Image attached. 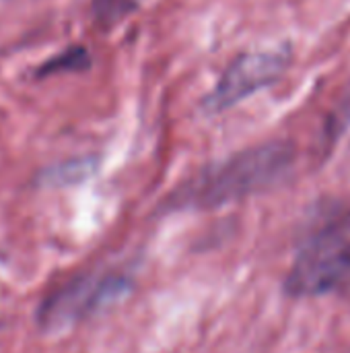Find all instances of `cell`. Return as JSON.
I'll return each mask as SVG.
<instances>
[{"label":"cell","instance_id":"obj_1","mask_svg":"<svg viewBox=\"0 0 350 353\" xmlns=\"http://www.w3.org/2000/svg\"><path fill=\"white\" fill-rule=\"evenodd\" d=\"M350 288V209L322 201L307 215L285 290L293 298H322Z\"/></svg>","mask_w":350,"mask_h":353},{"label":"cell","instance_id":"obj_2","mask_svg":"<svg viewBox=\"0 0 350 353\" xmlns=\"http://www.w3.org/2000/svg\"><path fill=\"white\" fill-rule=\"evenodd\" d=\"M295 163V149L285 141H270L243 149L190 180L177 194L179 207L215 209L283 182Z\"/></svg>","mask_w":350,"mask_h":353},{"label":"cell","instance_id":"obj_3","mask_svg":"<svg viewBox=\"0 0 350 353\" xmlns=\"http://www.w3.org/2000/svg\"><path fill=\"white\" fill-rule=\"evenodd\" d=\"M126 288L128 283L116 275H76L47 296L39 310V325L47 331L66 329L113 302Z\"/></svg>","mask_w":350,"mask_h":353},{"label":"cell","instance_id":"obj_4","mask_svg":"<svg viewBox=\"0 0 350 353\" xmlns=\"http://www.w3.org/2000/svg\"><path fill=\"white\" fill-rule=\"evenodd\" d=\"M287 52H245L237 56L221 74L215 89L206 95L208 112H223L243 101L256 91L272 85L287 68Z\"/></svg>","mask_w":350,"mask_h":353},{"label":"cell","instance_id":"obj_5","mask_svg":"<svg viewBox=\"0 0 350 353\" xmlns=\"http://www.w3.org/2000/svg\"><path fill=\"white\" fill-rule=\"evenodd\" d=\"M89 66V54L85 48H70L62 54H58L56 58L47 60L41 70L39 77L43 74H56V72H72V70H83Z\"/></svg>","mask_w":350,"mask_h":353}]
</instances>
